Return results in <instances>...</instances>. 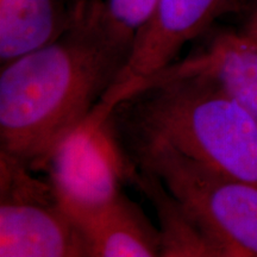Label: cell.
Here are the masks:
<instances>
[{
	"label": "cell",
	"instance_id": "6da1fadb",
	"mask_svg": "<svg viewBox=\"0 0 257 257\" xmlns=\"http://www.w3.org/2000/svg\"><path fill=\"white\" fill-rule=\"evenodd\" d=\"M134 43L93 0L53 42L2 64L0 152L43 170L61 141L113 88Z\"/></svg>",
	"mask_w": 257,
	"mask_h": 257
},
{
	"label": "cell",
	"instance_id": "7a4b0ae2",
	"mask_svg": "<svg viewBox=\"0 0 257 257\" xmlns=\"http://www.w3.org/2000/svg\"><path fill=\"white\" fill-rule=\"evenodd\" d=\"M95 112L119 153L170 148L257 185V123L187 59L134 83Z\"/></svg>",
	"mask_w": 257,
	"mask_h": 257
},
{
	"label": "cell",
	"instance_id": "3957f363",
	"mask_svg": "<svg viewBox=\"0 0 257 257\" xmlns=\"http://www.w3.org/2000/svg\"><path fill=\"white\" fill-rule=\"evenodd\" d=\"M125 168L159 178L220 257H257V185L229 176L166 147L119 153Z\"/></svg>",
	"mask_w": 257,
	"mask_h": 257
},
{
	"label": "cell",
	"instance_id": "277c9868",
	"mask_svg": "<svg viewBox=\"0 0 257 257\" xmlns=\"http://www.w3.org/2000/svg\"><path fill=\"white\" fill-rule=\"evenodd\" d=\"M0 152V257H88L49 181Z\"/></svg>",
	"mask_w": 257,
	"mask_h": 257
},
{
	"label": "cell",
	"instance_id": "5b68a950",
	"mask_svg": "<svg viewBox=\"0 0 257 257\" xmlns=\"http://www.w3.org/2000/svg\"><path fill=\"white\" fill-rule=\"evenodd\" d=\"M43 170L69 217L105 206L124 180L123 159L95 111L61 141Z\"/></svg>",
	"mask_w": 257,
	"mask_h": 257
},
{
	"label": "cell",
	"instance_id": "8992f818",
	"mask_svg": "<svg viewBox=\"0 0 257 257\" xmlns=\"http://www.w3.org/2000/svg\"><path fill=\"white\" fill-rule=\"evenodd\" d=\"M234 0H159L155 12L137 34L130 60L101 102L110 104L141 80L175 62L186 43L204 34Z\"/></svg>",
	"mask_w": 257,
	"mask_h": 257
},
{
	"label": "cell",
	"instance_id": "52a82bcc",
	"mask_svg": "<svg viewBox=\"0 0 257 257\" xmlns=\"http://www.w3.org/2000/svg\"><path fill=\"white\" fill-rule=\"evenodd\" d=\"M70 218L86 240L88 257L161 256L160 229L123 192L98 210Z\"/></svg>",
	"mask_w": 257,
	"mask_h": 257
},
{
	"label": "cell",
	"instance_id": "ba28073f",
	"mask_svg": "<svg viewBox=\"0 0 257 257\" xmlns=\"http://www.w3.org/2000/svg\"><path fill=\"white\" fill-rule=\"evenodd\" d=\"M73 18L69 0H0V62L53 42Z\"/></svg>",
	"mask_w": 257,
	"mask_h": 257
},
{
	"label": "cell",
	"instance_id": "9c48e42d",
	"mask_svg": "<svg viewBox=\"0 0 257 257\" xmlns=\"http://www.w3.org/2000/svg\"><path fill=\"white\" fill-rule=\"evenodd\" d=\"M211 75L257 123V41L245 32L224 31L187 59Z\"/></svg>",
	"mask_w": 257,
	"mask_h": 257
},
{
	"label": "cell",
	"instance_id": "30bf717a",
	"mask_svg": "<svg viewBox=\"0 0 257 257\" xmlns=\"http://www.w3.org/2000/svg\"><path fill=\"white\" fill-rule=\"evenodd\" d=\"M124 180L140 188L155 207L161 223V256L220 257L200 226L157 176L126 168Z\"/></svg>",
	"mask_w": 257,
	"mask_h": 257
},
{
	"label": "cell",
	"instance_id": "8fae6325",
	"mask_svg": "<svg viewBox=\"0 0 257 257\" xmlns=\"http://www.w3.org/2000/svg\"><path fill=\"white\" fill-rule=\"evenodd\" d=\"M102 14L127 36L136 38L153 17L159 0H100Z\"/></svg>",
	"mask_w": 257,
	"mask_h": 257
},
{
	"label": "cell",
	"instance_id": "7c38bea8",
	"mask_svg": "<svg viewBox=\"0 0 257 257\" xmlns=\"http://www.w3.org/2000/svg\"><path fill=\"white\" fill-rule=\"evenodd\" d=\"M243 32H245L246 35H249L250 37L255 38L257 41V0H252Z\"/></svg>",
	"mask_w": 257,
	"mask_h": 257
},
{
	"label": "cell",
	"instance_id": "4fadbf2b",
	"mask_svg": "<svg viewBox=\"0 0 257 257\" xmlns=\"http://www.w3.org/2000/svg\"><path fill=\"white\" fill-rule=\"evenodd\" d=\"M93 2V0H69V5L70 9H72V14H74L80 11V10L85 8L86 5L89 4V3Z\"/></svg>",
	"mask_w": 257,
	"mask_h": 257
}]
</instances>
